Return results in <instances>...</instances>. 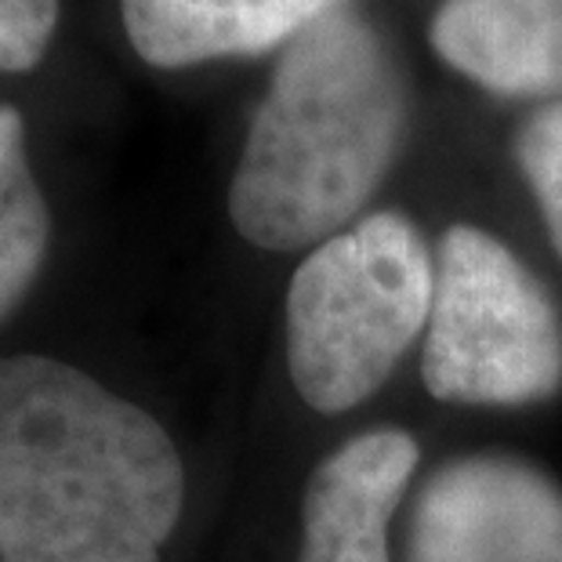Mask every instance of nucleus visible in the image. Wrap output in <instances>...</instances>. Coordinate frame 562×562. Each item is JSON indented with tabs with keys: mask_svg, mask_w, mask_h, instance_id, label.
<instances>
[{
	"mask_svg": "<svg viewBox=\"0 0 562 562\" xmlns=\"http://www.w3.org/2000/svg\"><path fill=\"white\" fill-rule=\"evenodd\" d=\"M182 505L149 411L55 356H0V562H160Z\"/></svg>",
	"mask_w": 562,
	"mask_h": 562,
	"instance_id": "obj_1",
	"label": "nucleus"
},
{
	"mask_svg": "<svg viewBox=\"0 0 562 562\" xmlns=\"http://www.w3.org/2000/svg\"><path fill=\"white\" fill-rule=\"evenodd\" d=\"M411 80L356 8L280 47L229 186V218L261 250L319 247L356 225L400 160Z\"/></svg>",
	"mask_w": 562,
	"mask_h": 562,
	"instance_id": "obj_2",
	"label": "nucleus"
},
{
	"mask_svg": "<svg viewBox=\"0 0 562 562\" xmlns=\"http://www.w3.org/2000/svg\"><path fill=\"white\" fill-rule=\"evenodd\" d=\"M436 255L403 211L367 214L313 247L286 291V367L313 411L345 414L425 334Z\"/></svg>",
	"mask_w": 562,
	"mask_h": 562,
	"instance_id": "obj_3",
	"label": "nucleus"
},
{
	"mask_svg": "<svg viewBox=\"0 0 562 562\" xmlns=\"http://www.w3.org/2000/svg\"><path fill=\"white\" fill-rule=\"evenodd\" d=\"M422 374L436 400L461 406H526L562 385L552 294L475 225H453L436 247Z\"/></svg>",
	"mask_w": 562,
	"mask_h": 562,
	"instance_id": "obj_4",
	"label": "nucleus"
},
{
	"mask_svg": "<svg viewBox=\"0 0 562 562\" xmlns=\"http://www.w3.org/2000/svg\"><path fill=\"white\" fill-rule=\"evenodd\" d=\"M414 562H562V486L505 453L442 464L411 516Z\"/></svg>",
	"mask_w": 562,
	"mask_h": 562,
	"instance_id": "obj_5",
	"label": "nucleus"
},
{
	"mask_svg": "<svg viewBox=\"0 0 562 562\" xmlns=\"http://www.w3.org/2000/svg\"><path fill=\"white\" fill-rule=\"evenodd\" d=\"M417 458L403 428H374L323 458L305 486L297 562H389V522Z\"/></svg>",
	"mask_w": 562,
	"mask_h": 562,
	"instance_id": "obj_6",
	"label": "nucleus"
},
{
	"mask_svg": "<svg viewBox=\"0 0 562 562\" xmlns=\"http://www.w3.org/2000/svg\"><path fill=\"white\" fill-rule=\"evenodd\" d=\"M428 41L486 91L562 102V0H447Z\"/></svg>",
	"mask_w": 562,
	"mask_h": 562,
	"instance_id": "obj_7",
	"label": "nucleus"
},
{
	"mask_svg": "<svg viewBox=\"0 0 562 562\" xmlns=\"http://www.w3.org/2000/svg\"><path fill=\"white\" fill-rule=\"evenodd\" d=\"M349 0H121L131 47L149 66L182 69L266 55Z\"/></svg>",
	"mask_w": 562,
	"mask_h": 562,
	"instance_id": "obj_8",
	"label": "nucleus"
},
{
	"mask_svg": "<svg viewBox=\"0 0 562 562\" xmlns=\"http://www.w3.org/2000/svg\"><path fill=\"white\" fill-rule=\"evenodd\" d=\"M47 244L52 211L30 167L26 124L15 105H0V323L33 291Z\"/></svg>",
	"mask_w": 562,
	"mask_h": 562,
	"instance_id": "obj_9",
	"label": "nucleus"
},
{
	"mask_svg": "<svg viewBox=\"0 0 562 562\" xmlns=\"http://www.w3.org/2000/svg\"><path fill=\"white\" fill-rule=\"evenodd\" d=\"M512 153L562 258V102H548L526 116L512 138Z\"/></svg>",
	"mask_w": 562,
	"mask_h": 562,
	"instance_id": "obj_10",
	"label": "nucleus"
},
{
	"mask_svg": "<svg viewBox=\"0 0 562 562\" xmlns=\"http://www.w3.org/2000/svg\"><path fill=\"white\" fill-rule=\"evenodd\" d=\"M58 26V0H0V69L26 74L44 58Z\"/></svg>",
	"mask_w": 562,
	"mask_h": 562,
	"instance_id": "obj_11",
	"label": "nucleus"
}]
</instances>
